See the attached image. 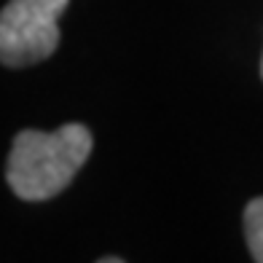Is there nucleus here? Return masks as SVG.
<instances>
[{
	"instance_id": "f03ea898",
	"label": "nucleus",
	"mask_w": 263,
	"mask_h": 263,
	"mask_svg": "<svg viewBox=\"0 0 263 263\" xmlns=\"http://www.w3.org/2000/svg\"><path fill=\"white\" fill-rule=\"evenodd\" d=\"M70 0H8L0 14V62L27 67L49 59L59 46L57 22Z\"/></svg>"
},
{
	"instance_id": "7ed1b4c3",
	"label": "nucleus",
	"mask_w": 263,
	"mask_h": 263,
	"mask_svg": "<svg viewBox=\"0 0 263 263\" xmlns=\"http://www.w3.org/2000/svg\"><path fill=\"white\" fill-rule=\"evenodd\" d=\"M245 242L253 260L263 263V196L253 199L250 204L245 207Z\"/></svg>"
},
{
	"instance_id": "f257e3e1",
	"label": "nucleus",
	"mask_w": 263,
	"mask_h": 263,
	"mask_svg": "<svg viewBox=\"0 0 263 263\" xmlns=\"http://www.w3.org/2000/svg\"><path fill=\"white\" fill-rule=\"evenodd\" d=\"M91 145L94 137L83 124H65L54 132L25 129L11 145L6 180L25 201L54 199L76 180Z\"/></svg>"
},
{
	"instance_id": "20e7f679",
	"label": "nucleus",
	"mask_w": 263,
	"mask_h": 263,
	"mask_svg": "<svg viewBox=\"0 0 263 263\" xmlns=\"http://www.w3.org/2000/svg\"><path fill=\"white\" fill-rule=\"evenodd\" d=\"M260 78H263V59H260Z\"/></svg>"
}]
</instances>
